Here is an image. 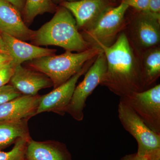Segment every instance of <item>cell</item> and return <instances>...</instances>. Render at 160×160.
I'll list each match as a JSON object with an SVG mask.
<instances>
[{"mask_svg":"<svg viewBox=\"0 0 160 160\" xmlns=\"http://www.w3.org/2000/svg\"><path fill=\"white\" fill-rule=\"evenodd\" d=\"M107 61V69L100 86L120 98L144 91L140 55L122 31L109 47L101 46Z\"/></svg>","mask_w":160,"mask_h":160,"instance_id":"obj_1","label":"cell"},{"mask_svg":"<svg viewBox=\"0 0 160 160\" xmlns=\"http://www.w3.org/2000/svg\"><path fill=\"white\" fill-rule=\"evenodd\" d=\"M31 42L37 46H59L66 51L77 52L92 48L78 29L71 12L60 5L51 20L34 31Z\"/></svg>","mask_w":160,"mask_h":160,"instance_id":"obj_2","label":"cell"},{"mask_svg":"<svg viewBox=\"0 0 160 160\" xmlns=\"http://www.w3.org/2000/svg\"><path fill=\"white\" fill-rule=\"evenodd\" d=\"M102 50L92 47L86 51L72 53L66 51L59 55L48 56L28 62L29 68L46 75L51 79L56 88L80 71L89 60L96 57Z\"/></svg>","mask_w":160,"mask_h":160,"instance_id":"obj_3","label":"cell"},{"mask_svg":"<svg viewBox=\"0 0 160 160\" xmlns=\"http://www.w3.org/2000/svg\"><path fill=\"white\" fill-rule=\"evenodd\" d=\"M129 43L140 55L160 46V14L140 11L129 7L123 31Z\"/></svg>","mask_w":160,"mask_h":160,"instance_id":"obj_4","label":"cell"},{"mask_svg":"<svg viewBox=\"0 0 160 160\" xmlns=\"http://www.w3.org/2000/svg\"><path fill=\"white\" fill-rule=\"evenodd\" d=\"M129 8L125 3L119 2L107 9L92 26L80 32L84 39L92 47L111 46L124 29Z\"/></svg>","mask_w":160,"mask_h":160,"instance_id":"obj_5","label":"cell"},{"mask_svg":"<svg viewBox=\"0 0 160 160\" xmlns=\"http://www.w3.org/2000/svg\"><path fill=\"white\" fill-rule=\"evenodd\" d=\"M118 112L123 128L137 142V153L147 159L160 156V134L149 129L129 106L120 101Z\"/></svg>","mask_w":160,"mask_h":160,"instance_id":"obj_6","label":"cell"},{"mask_svg":"<svg viewBox=\"0 0 160 160\" xmlns=\"http://www.w3.org/2000/svg\"><path fill=\"white\" fill-rule=\"evenodd\" d=\"M107 69V61L103 50L96 58L94 62L85 73L84 79L75 89L71 101L66 110L78 122L84 118V110L87 98L100 85Z\"/></svg>","mask_w":160,"mask_h":160,"instance_id":"obj_7","label":"cell"},{"mask_svg":"<svg viewBox=\"0 0 160 160\" xmlns=\"http://www.w3.org/2000/svg\"><path fill=\"white\" fill-rule=\"evenodd\" d=\"M129 106L144 123L160 134V85L120 98Z\"/></svg>","mask_w":160,"mask_h":160,"instance_id":"obj_8","label":"cell"},{"mask_svg":"<svg viewBox=\"0 0 160 160\" xmlns=\"http://www.w3.org/2000/svg\"><path fill=\"white\" fill-rule=\"evenodd\" d=\"M96 58L87 62L79 71L66 82L42 96L36 114L46 112H52L61 116L66 114L79 79L85 74Z\"/></svg>","mask_w":160,"mask_h":160,"instance_id":"obj_9","label":"cell"},{"mask_svg":"<svg viewBox=\"0 0 160 160\" xmlns=\"http://www.w3.org/2000/svg\"><path fill=\"white\" fill-rule=\"evenodd\" d=\"M119 4L117 0H79L63 2L59 5L71 12L78 29L82 31L92 26L107 9Z\"/></svg>","mask_w":160,"mask_h":160,"instance_id":"obj_10","label":"cell"},{"mask_svg":"<svg viewBox=\"0 0 160 160\" xmlns=\"http://www.w3.org/2000/svg\"><path fill=\"white\" fill-rule=\"evenodd\" d=\"M0 32L25 42L31 41L34 31L28 28L17 8L0 0Z\"/></svg>","mask_w":160,"mask_h":160,"instance_id":"obj_11","label":"cell"},{"mask_svg":"<svg viewBox=\"0 0 160 160\" xmlns=\"http://www.w3.org/2000/svg\"><path fill=\"white\" fill-rule=\"evenodd\" d=\"M10 85L22 94L35 96L41 89L53 86L51 79L42 72L18 65L9 81Z\"/></svg>","mask_w":160,"mask_h":160,"instance_id":"obj_12","label":"cell"},{"mask_svg":"<svg viewBox=\"0 0 160 160\" xmlns=\"http://www.w3.org/2000/svg\"><path fill=\"white\" fill-rule=\"evenodd\" d=\"M8 54L15 66L22 65L26 61L55 54L54 49L42 48L18 39L9 35L1 32Z\"/></svg>","mask_w":160,"mask_h":160,"instance_id":"obj_13","label":"cell"},{"mask_svg":"<svg viewBox=\"0 0 160 160\" xmlns=\"http://www.w3.org/2000/svg\"><path fill=\"white\" fill-rule=\"evenodd\" d=\"M42 96L22 95L0 105V121L28 119L36 115Z\"/></svg>","mask_w":160,"mask_h":160,"instance_id":"obj_14","label":"cell"},{"mask_svg":"<svg viewBox=\"0 0 160 160\" xmlns=\"http://www.w3.org/2000/svg\"><path fill=\"white\" fill-rule=\"evenodd\" d=\"M27 160H72L71 155L64 143L55 141H36L27 143Z\"/></svg>","mask_w":160,"mask_h":160,"instance_id":"obj_15","label":"cell"},{"mask_svg":"<svg viewBox=\"0 0 160 160\" xmlns=\"http://www.w3.org/2000/svg\"><path fill=\"white\" fill-rule=\"evenodd\" d=\"M29 119L0 121V151L14 143L19 138L30 141L28 122Z\"/></svg>","mask_w":160,"mask_h":160,"instance_id":"obj_16","label":"cell"},{"mask_svg":"<svg viewBox=\"0 0 160 160\" xmlns=\"http://www.w3.org/2000/svg\"><path fill=\"white\" fill-rule=\"evenodd\" d=\"M144 90L156 85L160 76V46L152 48L140 55Z\"/></svg>","mask_w":160,"mask_h":160,"instance_id":"obj_17","label":"cell"},{"mask_svg":"<svg viewBox=\"0 0 160 160\" xmlns=\"http://www.w3.org/2000/svg\"><path fill=\"white\" fill-rule=\"evenodd\" d=\"M58 6L52 0H26L22 15L26 25H30L36 17L46 12L54 13Z\"/></svg>","mask_w":160,"mask_h":160,"instance_id":"obj_18","label":"cell"},{"mask_svg":"<svg viewBox=\"0 0 160 160\" xmlns=\"http://www.w3.org/2000/svg\"><path fill=\"white\" fill-rule=\"evenodd\" d=\"M28 142L24 139H18L10 151H0V160H27L26 150Z\"/></svg>","mask_w":160,"mask_h":160,"instance_id":"obj_19","label":"cell"},{"mask_svg":"<svg viewBox=\"0 0 160 160\" xmlns=\"http://www.w3.org/2000/svg\"><path fill=\"white\" fill-rule=\"evenodd\" d=\"M21 92L10 84L0 87V105L22 96Z\"/></svg>","mask_w":160,"mask_h":160,"instance_id":"obj_20","label":"cell"},{"mask_svg":"<svg viewBox=\"0 0 160 160\" xmlns=\"http://www.w3.org/2000/svg\"><path fill=\"white\" fill-rule=\"evenodd\" d=\"M15 67L12 61L0 64V87L9 82Z\"/></svg>","mask_w":160,"mask_h":160,"instance_id":"obj_21","label":"cell"},{"mask_svg":"<svg viewBox=\"0 0 160 160\" xmlns=\"http://www.w3.org/2000/svg\"><path fill=\"white\" fill-rule=\"evenodd\" d=\"M119 2L125 3L129 7L140 11H149V0H120Z\"/></svg>","mask_w":160,"mask_h":160,"instance_id":"obj_22","label":"cell"},{"mask_svg":"<svg viewBox=\"0 0 160 160\" xmlns=\"http://www.w3.org/2000/svg\"><path fill=\"white\" fill-rule=\"evenodd\" d=\"M149 11L160 14V0H149Z\"/></svg>","mask_w":160,"mask_h":160,"instance_id":"obj_23","label":"cell"},{"mask_svg":"<svg viewBox=\"0 0 160 160\" xmlns=\"http://www.w3.org/2000/svg\"><path fill=\"white\" fill-rule=\"evenodd\" d=\"M5 1L10 3L16 8H17L21 13L22 12L23 9L25 7V4H26V0H5Z\"/></svg>","mask_w":160,"mask_h":160,"instance_id":"obj_24","label":"cell"},{"mask_svg":"<svg viewBox=\"0 0 160 160\" xmlns=\"http://www.w3.org/2000/svg\"><path fill=\"white\" fill-rule=\"evenodd\" d=\"M120 160H148L145 157L139 155L137 153L126 155L121 158Z\"/></svg>","mask_w":160,"mask_h":160,"instance_id":"obj_25","label":"cell"},{"mask_svg":"<svg viewBox=\"0 0 160 160\" xmlns=\"http://www.w3.org/2000/svg\"><path fill=\"white\" fill-rule=\"evenodd\" d=\"M11 58L9 54L0 50V64L11 62Z\"/></svg>","mask_w":160,"mask_h":160,"instance_id":"obj_26","label":"cell"},{"mask_svg":"<svg viewBox=\"0 0 160 160\" xmlns=\"http://www.w3.org/2000/svg\"><path fill=\"white\" fill-rule=\"evenodd\" d=\"M0 50L3 52H5V53L8 54V50H7V48H6V45L4 42V40L3 39V38L1 35V32H0Z\"/></svg>","mask_w":160,"mask_h":160,"instance_id":"obj_27","label":"cell"},{"mask_svg":"<svg viewBox=\"0 0 160 160\" xmlns=\"http://www.w3.org/2000/svg\"><path fill=\"white\" fill-rule=\"evenodd\" d=\"M55 4H59L60 3L65 2H74V1H79V0H52Z\"/></svg>","mask_w":160,"mask_h":160,"instance_id":"obj_28","label":"cell"},{"mask_svg":"<svg viewBox=\"0 0 160 160\" xmlns=\"http://www.w3.org/2000/svg\"></svg>","mask_w":160,"mask_h":160,"instance_id":"obj_29","label":"cell"}]
</instances>
